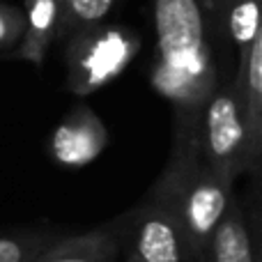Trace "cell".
Segmentation results:
<instances>
[{"label":"cell","mask_w":262,"mask_h":262,"mask_svg":"<svg viewBox=\"0 0 262 262\" xmlns=\"http://www.w3.org/2000/svg\"><path fill=\"white\" fill-rule=\"evenodd\" d=\"M152 12L157 60L149 81L172 106L175 134H195L200 111L221 78L205 0H152Z\"/></svg>","instance_id":"obj_1"},{"label":"cell","mask_w":262,"mask_h":262,"mask_svg":"<svg viewBox=\"0 0 262 262\" xmlns=\"http://www.w3.org/2000/svg\"><path fill=\"white\" fill-rule=\"evenodd\" d=\"M235 182L221 177L203 159L195 134H175L163 172L147 193L168 205L189 235L195 253L209 262L214 232L235 203Z\"/></svg>","instance_id":"obj_2"},{"label":"cell","mask_w":262,"mask_h":262,"mask_svg":"<svg viewBox=\"0 0 262 262\" xmlns=\"http://www.w3.org/2000/svg\"><path fill=\"white\" fill-rule=\"evenodd\" d=\"M198 147L203 159L221 177L235 182L242 172L253 170L246 147L242 92L235 76H221L198 118Z\"/></svg>","instance_id":"obj_3"},{"label":"cell","mask_w":262,"mask_h":262,"mask_svg":"<svg viewBox=\"0 0 262 262\" xmlns=\"http://www.w3.org/2000/svg\"><path fill=\"white\" fill-rule=\"evenodd\" d=\"M67 85L76 95H90L108 85L134 62L140 51L138 32L124 26H95L67 41Z\"/></svg>","instance_id":"obj_4"},{"label":"cell","mask_w":262,"mask_h":262,"mask_svg":"<svg viewBox=\"0 0 262 262\" xmlns=\"http://www.w3.org/2000/svg\"><path fill=\"white\" fill-rule=\"evenodd\" d=\"M124 249L136 262H205L177 216L152 193L129 209Z\"/></svg>","instance_id":"obj_5"},{"label":"cell","mask_w":262,"mask_h":262,"mask_svg":"<svg viewBox=\"0 0 262 262\" xmlns=\"http://www.w3.org/2000/svg\"><path fill=\"white\" fill-rule=\"evenodd\" d=\"M108 145V129L88 104H78L53 129L49 152L58 166L83 168L101 157Z\"/></svg>","instance_id":"obj_6"},{"label":"cell","mask_w":262,"mask_h":262,"mask_svg":"<svg viewBox=\"0 0 262 262\" xmlns=\"http://www.w3.org/2000/svg\"><path fill=\"white\" fill-rule=\"evenodd\" d=\"M129 209L85 232H67L35 262H115L127 242Z\"/></svg>","instance_id":"obj_7"},{"label":"cell","mask_w":262,"mask_h":262,"mask_svg":"<svg viewBox=\"0 0 262 262\" xmlns=\"http://www.w3.org/2000/svg\"><path fill=\"white\" fill-rule=\"evenodd\" d=\"M235 81L242 92L249 161L251 168L258 170L262 152V35L251 44L244 67L235 72Z\"/></svg>","instance_id":"obj_8"},{"label":"cell","mask_w":262,"mask_h":262,"mask_svg":"<svg viewBox=\"0 0 262 262\" xmlns=\"http://www.w3.org/2000/svg\"><path fill=\"white\" fill-rule=\"evenodd\" d=\"M58 35V0H26L16 58L41 67Z\"/></svg>","instance_id":"obj_9"},{"label":"cell","mask_w":262,"mask_h":262,"mask_svg":"<svg viewBox=\"0 0 262 262\" xmlns=\"http://www.w3.org/2000/svg\"><path fill=\"white\" fill-rule=\"evenodd\" d=\"M255 253H258V242L251 235L244 207L239 200H235L230 212L214 232L209 262H253Z\"/></svg>","instance_id":"obj_10"},{"label":"cell","mask_w":262,"mask_h":262,"mask_svg":"<svg viewBox=\"0 0 262 262\" xmlns=\"http://www.w3.org/2000/svg\"><path fill=\"white\" fill-rule=\"evenodd\" d=\"M223 35L237 49V69L244 67L251 44L262 35L260 28V0H232L226 12Z\"/></svg>","instance_id":"obj_11"},{"label":"cell","mask_w":262,"mask_h":262,"mask_svg":"<svg viewBox=\"0 0 262 262\" xmlns=\"http://www.w3.org/2000/svg\"><path fill=\"white\" fill-rule=\"evenodd\" d=\"M67 232L62 228L0 232V262H35Z\"/></svg>","instance_id":"obj_12"},{"label":"cell","mask_w":262,"mask_h":262,"mask_svg":"<svg viewBox=\"0 0 262 262\" xmlns=\"http://www.w3.org/2000/svg\"><path fill=\"white\" fill-rule=\"evenodd\" d=\"M118 0H58V35L55 41H67L72 35L101 26Z\"/></svg>","instance_id":"obj_13"},{"label":"cell","mask_w":262,"mask_h":262,"mask_svg":"<svg viewBox=\"0 0 262 262\" xmlns=\"http://www.w3.org/2000/svg\"><path fill=\"white\" fill-rule=\"evenodd\" d=\"M23 32V12L12 5H0V49L21 39Z\"/></svg>","instance_id":"obj_14"},{"label":"cell","mask_w":262,"mask_h":262,"mask_svg":"<svg viewBox=\"0 0 262 262\" xmlns=\"http://www.w3.org/2000/svg\"><path fill=\"white\" fill-rule=\"evenodd\" d=\"M232 0H205V12H207L209 32L212 37H223V26H226V12Z\"/></svg>","instance_id":"obj_15"},{"label":"cell","mask_w":262,"mask_h":262,"mask_svg":"<svg viewBox=\"0 0 262 262\" xmlns=\"http://www.w3.org/2000/svg\"><path fill=\"white\" fill-rule=\"evenodd\" d=\"M115 262H136V260H134V255H131L127 249H122V253H120V258Z\"/></svg>","instance_id":"obj_16"},{"label":"cell","mask_w":262,"mask_h":262,"mask_svg":"<svg viewBox=\"0 0 262 262\" xmlns=\"http://www.w3.org/2000/svg\"><path fill=\"white\" fill-rule=\"evenodd\" d=\"M253 262H262V260H260V253H255V255H253Z\"/></svg>","instance_id":"obj_17"}]
</instances>
